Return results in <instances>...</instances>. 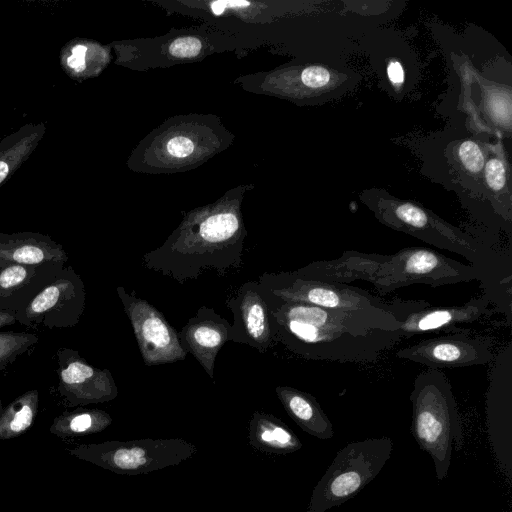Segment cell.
Listing matches in <instances>:
<instances>
[{
    "label": "cell",
    "instance_id": "25",
    "mask_svg": "<svg viewBox=\"0 0 512 512\" xmlns=\"http://www.w3.org/2000/svg\"><path fill=\"white\" fill-rule=\"evenodd\" d=\"M485 178L492 190L499 191L505 185V167L499 159H491L485 167Z\"/></svg>",
    "mask_w": 512,
    "mask_h": 512
},
{
    "label": "cell",
    "instance_id": "35",
    "mask_svg": "<svg viewBox=\"0 0 512 512\" xmlns=\"http://www.w3.org/2000/svg\"><path fill=\"white\" fill-rule=\"evenodd\" d=\"M510 512V511H509Z\"/></svg>",
    "mask_w": 512,
    "mask_h": 512
},
{
    "label": "cell",
    "instance_id": "27",
    "mask_svg": "<svg viewBox=\"0 0 512 512\" xmlns=\"http://www.w3.org/2000/svg\"><path fill=\"white\" fill-rule=\"evenodd\" d=\"M194 149L192 141L183 136H177L172 138L167 144L168 152L178 158L187 157Z\"/></svg>",
    "mask_w": 512,
    "mask_h": 512
},
{
    "label": "cell",
    "instance_id": "1",
    "mask_svg": "<svg viewBox=\"0 0 512 512\" xmlns=\"http://www.w3.org/2000/svg\"><path fill=\"white\" fill-rule=\"evenodd\" d=\"M260 295L277 341L305 359L374 362L402 340L400 322L381 309H327Z\"/></svg>",
    "mask_w": 512,
    "mask_h": 512
},
{
    "label": "cell",
    "instance_id": "34",
    "mask_svg": "<svg viewBox=\"0 0 512 512\" xmlns=\"http://www.w3.org/2000/svg\"><path fill=\"white\" fill-rule=\"evenodd\" d=\"M227 6L234 8V7H244L249 5L250 3L247 1H226Z\"/></svg>",
    "mask_w": 512,
    "mask_h": 512
},
{
    "label": "cell",
    "instance_id": "20",
    "mask_svg": "<svg viewBox=\"0 0 512 512\" xmlns=\"http://www.w3.org/2000/svg\"><path fill=\"white\" fill-rule=\"evenodd\" d=\"M112 423L109 413L100 409L78 408L56 416L50 433L62 439L99 433Z\"/></svg>",
    "mask_w": 512,
    "mask_h": 512
},
{
    "label": "cell",
    "instance_id": "23",
    "mask_svg": "<svg viewBox=\"0 0 512 512\" xmlns=\"http://www.w3.org/2000/svg\"><path fill=\"white\" fill-rule=\"evenodd\" d=\"M458 155L464 166L472 173H478L484 165V156L479 146L470 140L460 144Z\"/></svg>",
    "mask_w": 512,
    "mask_h": 512
},
{
    "label": "cell",
    "instance_id": "29",
    "mask_svg": "<svg viewBox=\"0 0 512 512\" xmlns=\"http://www.w3.org/2000/svg\"><path fill=\"white\" fill-rule=\"evenodd\" d=\"M17 323L16 311L0 309V329Z\"/></svg>",
    "mask_w": 512,
    "mask_h": 512
},
{
    "label": "cell",
    "instance_id": "16",
    "mask_svg": "<svg viewBox=\"0 0 512 512\" xmlns=\"http://www.w3.org/2000/svg\"><path fill=\"white\" fill-rule=\"evenodd\" d=\"M65 265L11 264L0 268V309L17 311L49 283Z\"/></svg>",
    "mask_w": 512,
    "mask_h": 512
},
{
    "label": "cell",
    "instance_id": "10",
    "mask_svg": "<svg viewBox=\"0 0 512 512\" xmlns=\"http://www.w3.org/2000/svg\"><path fill=\"white\" fill-rule=\"evenodd\" d=\"M116 292L146 366L170 364L186 358L178 332L155 306L122 286H118Z\"/></svg>",
    "mask_w": 512,
    "mask_h": 512
},
{
    "label": "cell",
    "instance_id": "2",
    "mask_svg": "<svg viewBox=\"0 0 512 512\" xmlns=\"http://www.w3.org/2000/svg\"><path fill=\"white\" fill-rule=\"evenodd\" d=\"M245 231L236 213L218 211L185 222L162 246L145 253L144 266L184 283L206 270L221 275L241 268Z\"/></svg>",
    "mask_w": 512,
    "mask_h": 512
},
{
    "label": "cell",
    "instance_id": "18",
    "mask_svg": "<svg viewBox=\"0 0 512 512\" xmlns=\"http://www.w3.org/2000/svg\"><path fill=\"white\" fill-rule=\"evenodd\" d=\"M275 392L286 413L304 432L320 440L333 438V425L312 394L290 386H277Z\"/></svg>",
    "mask_w": 512,
    "mask_h": 512
},
{
    "label": "cell",
    "instance_id": "30",
    "mask_svg": "<svg viewBox=\"0 0 512 512\" xmlns=\"http://www.w3.org/2000/svg\"><path fill=\"white\" fill-rule=\"evenodd\" d=\"M85 57L71 55L67 59V63L70 67L75 68L77 71L84 68Z\"/></svg>",
    "mask_w": 512,
    "mask_h": 512
},
{
    "label": "cell",
    "instance_id": "8",
    "mask_svg": "<svg viewBox=\"0 0 512 512\" xmlns=\"http://www.w3.org/2000/svg\"><path fill=\"white\" fill-rule=\"evenodd\" d=\"M378 216L383 223L393 229L461 255L480 272L483 280L484 271L488 269L492 255L488 248H484L472 236L408 202L380 206Z\"/></svg>",
    "mask_w": 512,
    "mask_h": 512
},
{
    "label": "cell",
    "instance_id": "32",
    "mask_svg": "<svg viewBox=\"0 0 512 512\" xmlns=\"http://www.w3.org/2000/svg\"><path fill=\"white\" fill-rule=\"evenodd\" d=\"M9 171L8 165L4 161H0V182L7 176Z\"/></svg>",
    "mask_w": 512,
    "mask_h": 512
},
{
    "label": "cell",
    "instance_id": "3",
    "mask_svg": "<svg viewBox=\"0 0 512 512\" xmlns=\"http://www.w3.org/2000/svg\"><path fill=\"white\" fill-rule=\"evenodd\" d=\"M410 401L411 434L419 448L432 458L436 478L442 481L448 475L453 444L456 451L464 446L461 418L451 384L440 370L423 371L414 380Z\"/></svg>",
    "mask_w": 512,
    "mask_h": 512
},
{
    "label": "cell",
    "instance_id": "9",
    "mask_svg": "<svg viewBox=\"0 0 512 512\" xmlns=\"http://www.w3.org/2000/svg\"><path fill=\"white\" fill-rule=\"evenodd\" d=\"M84 283L72 267H64L34 297L16 311V320L29 328H71L85 309Z\"/></svg>",
    "mask_w": 512,
    "mask_h": 512
},
{
    "label": "cell",
    "instance_id": "13",
    "mask_svg": "<svg viewBox=\"0 0 512 512\" xmlns=\"http://www.w3.org/2000/svg\"><path fill=\"white\" fill-rule=\"evenodd\" d=\"M233 314L229 341L266 353L277 343L271 313L260 295L257 281L243 283L226 301Z\"/></svg>",
    "mask_w": 512,
    "mask_h": 512
},
{
    "label": "cell",
    "instance_id": "6",
    "mask_svg": "<svg viewBox=\"0 0 512 512\" xmlns=\"http://www.w3.org/2000/svg\"><path fill=\"white\" fill-rule=\"evenodd\" d=\"M481 279L472 265L429 248L410 247L392 255L380 254L370 283L379 293L387 294L413 284L438 287Z\"/></svg>",
    "mask_w": 512,
    "mask_h": 512
},
{
    "label": "cell",
    "instance_id": "33",
    "mask_svg": "<svg viewBox=\"0 0 512 512\" xmlns=\"http://www.w3.org/2000/svg\"><path fill=\"white\" fill-rule=\"evenodd\" d=\"M86 53V47L82 45H77L72 50V55L84 57Z\"/></svg>",
    "mask_w": 512,
    "mask_h": 512
},
{
    "label": "cell",
    "instance_id": "31",
    "mask_svg": "<svg viewBox=\"0 0 512 512\" xmlns=\"http://www.w3.org/2000/svg\"><path fill=\"white\" fill-rule=\"evenodd\" d=\"M227 7L226 1H215L211 4V9L215 15H220Z\"/></svg>",
    "mask_w": 512,
    "mask_h": 512
},
{
    "label": "cell",
    "instance_id": "26",
    "mask_svg": "<svg viewBox=\"0 0 512 512\" xmlns=\"http://www.w3.org/2000/svg\"><path fill=\"white\" fill-rule=\"evenodd\" d=\"M301 79L308 87L320 88L328 84L330 73L324 67L310 66L303 70Z\"/></svg>",
    "mask_w": 512,
    "mask_h": 512
},
{
    "label": "cell",
    "instance_id": "5",
    "mask_svg": "<svg viewBox=\"0 0 512 512\" xmlns=\"http://www.w3.org/2000/svg\"><path fill=\"white\" fill-rule=\"evenodd\" d=\"M70 455L121 475L147 474L192 458L197 447L182 438L108 440L80 444Z\"/></svg>",
    "mask_w": 512,
    "mask_h": 512
},
{
    "label": "cell",
    "instance_id": "7",
    "mask_svg": "<svg viewBox=\"0 0 512 512\" xmlns=\"http://www.w3.org/2000/svg\"><path fill=\"white\" fill-rule=\"evenodd\" d=\"M257 282L260 293L282 301L340 310L376 308L392 314L390 300L348 284L309 279L296 271L265 272Z\"/></svg>",
    "mask_w": 512,
    "mask_h": 512
},
{
    "label": "cell",
    "instance_id": "22",
    "mask_svg": "<svg viewBox=\"0 0 512 512\" xmlns=\"http://www.w3.org/2000/svg\"><path fill=\"white\" fill-rule=\"evenodd\" d=\"M39 338L34 333L0 331V371L30 350Z\"/></svg>",
    "mask_w": 512,
    "mask_h": 512
},
{
    "label": "cell",
    "instance_id": "24",
    "mask_svg": "<svg viewBox=\"0 0 512 512\" xmlns=\"http://www.w3.org/2000/svg\"><path fill=\"white\" fill-rule=\"evenodd\" d=\"M201 50V42L195 37H181L169 46V52L175 57L185 58L196 56Z\"/></svg>",
    "mask_w": 512,
    "mask_h": 512
},
{
    "label": "cell",
    "instance_id": "21",
    "mask_svg": "<svg viewBox=\"0 0 512 512\" xmlns=\"http://www.w3.org/2000/svg\"><path fill=\"white\" fill-rule=\"evenodd\" d=\"M39 409V392L31 389L10 402L0 412V440L16 438L33 425Z\"/></svg>",
    "mask_w": 512,
    "mask_h": 512
},
{
    "label": "cell",
    "instance_id": "4",
    "mask_svg": "<svg viewBox=\"0 0 512 512\" xmlns=\"http://www.w3.org/2000/svg\"><path fill=\"white\" fill-rule=\"evenodd\" d=\"M393 451L383 436L353 441L339 449L315 485L305 512H325L356 496L380 473Z\"/></svg>",
    "mask_w": 512,
    "mask_h": 512
},
{
    "label": "cell",
    "instance_id": "12",
    "mask_svg": "<svg viewBox=\"0 0 512 512\" xmlns=\"http://www.w3.org/2000/svg\"><path fill=\"white\" fill-rule=\"evenodd\" d=\"M59 382L57 391L68 406L104 403L118 396V388L108 369L89 364L72 348L56 352Z\"/></svg>",
    "mask_w": 512,
    "mask_h": 512
},
{
    "label": "cell",
    "instance_id": "11",
    "mask_svg": "<svg viewBox=\"0 0 512 512\" xmlns=\"http://www.w3.org/2000/svg\"><path fill=\"white\" fill-rule=\"evenodd\" d=\"M395 355L437 370L484 365L492 359V342L465 331L424 339L399 349Z\"/></svg>",
    "mask_w": 512,
    "mask_h": 512
},
{
    "label": "cell",
    "instance_id": "28",
    "mask_svg": "<svg viewBox=\"0 0 512 512\" xmlns=\"http://www.w3.org/2000/svg\"><path fill=\"white\" fill-rule=\"evenodd\" d=\"M387 74L394 85H401L404 80V72L399 62H390L387 67Z\"/></svg>",
    "mask_w": 512,
    "mask_h": 512
},
{
    "label": "cell",
    "instance_id": "19",
    "mask_svg": "<svg viewBox=\"0 0 512 512\" xmlns=\"http://www.w3.org/2000/svg\"><path fill=\"white\" fill-rule=\"evenodd\" d=\"M248 441L252 448L272 454H289L302 448L298 436L279 418L255 411L248 425Z\"/></svg>",
    "mask_w": 512,
    "mask_h": 512
},
{
    "label": "cell",
    "instance_id": "15",
    "mask_svg": "<svg viewBox=\"0 0 512 512\" xmlns=\"http://www.w3.org/2000/svg\"><path fill=\"white\" fill-rule=\"evenodd\" d=\"M230 328L214 308L201 306L178 332L183 350L198 361L212 381L216 356L229 341Z\"/></svg>",
    "mask_w": 512,
    "mask_h": 512
},
{
    "label": "cell",
    "instance_id": "17",
    "mask_svg": "<svg viewBox=\"0 0 512 512\" xmlns=\"http://www.w3.org/2000/svg\"><path fill=\"white\" fill-rule=\"evenodd\" d=\"M67 261L64 248L47 236L31 233L0 235V268L11 264L65 265Z\"/></svg>",
    "mask_w": 512,
    "mask_h": 512
},
{
    "label": "cell",
    "instance_id": "14",
    "mask_svg": "<svg viewBox=\"0 0 512 512\" xmlns=\"http://www.w3.org/2000/svg\"><path fill=\"white\" fill-rule=\"evenodd\" d=\"M495 310L491 300L482 295L457 306H427L408 314L400 323L402 339L425 333L460 331L461 325L490 317Z\"/></svg>",
    "mask_w": 512,
    "mask_h": 512
}]
</instances>
